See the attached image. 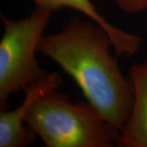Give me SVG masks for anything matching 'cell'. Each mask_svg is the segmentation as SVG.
Here are the masks:
<instances>
[{"instance_id":"obj_1","label":"cell","mask_w":147,"mask_h":147,"mask_svg":"<svg viewBox=\"0 0 147 147\" xmlns=\"http://www.w3.org/2000/svg\"><path fill=\"white\" fill-rule=\"evenodd\" d=\"M111 47L110 36L99 25L72 17L61 31L42 37L38 52L69 74L87 100L121 131L131 113L133 92Z\"/></svg>"},{"instance_id":"obj_2","label":"cell","mask_w":147,"mask_h":147,"mask_svg":"<svg viewBox=\"0 0 147 147\" xmlns=\"http://www.w3.org/2000/svg\"><path fill=\"white\" fill-rule=\"evenodd\" d=\"M26 123L47 147H112L120 137V130L94 105L73 103L57 89L32 104Z\"/></svg>"},{"instance_id":"obj_3","label":"cell","mask_w":147,"mask_h":147,"mask_svg":"<svg viewBox=\"0 0 147 147\" xmlns=\"http://www.w3.org/2000/svg\"><path fill=\"white\" fill-rule=\"evenodd\" d=\"M34 8L31 15L11 20L1 15L3 34L0 41V107L5 110L11 95L47 76L35 54L51 16Z\"/></svg>"},{"instance_id":"obj_4","label":"cell","mask_w":147,"mask_h":147,"mask_svg":"<svg viewBox=\"0 0 147 147\" xmlns=\"http://www.w3.org/2000/svg\"><path fill=\"white\" fill-rule=\"evenodd\" d=\"M61 84V76L47 74L42 79L24 88L26 97L16 110L0 111V147H26L36 136L29 127H25L27 113L32 104L42 95L57 89Z\"/></svg>"},{"instance_id":"obj_5","label":"cell","mask_w":147,"mask_h":147,"mask_svg":"<svg viewBox=\"0 0 147 147\" xmlns=\"http://www.w3.org/2000/svg\"><path fill=\"white\" fill-rule=\"evenodd\" d=\"M133 102L131 113L120 131L119 146L147 147V60L129 70Z\"/></svg>"},{"instance_id":"obj_6","label":"cell","mask_w":147,"mask_h":147,"mask_svg":"<svg viewBox=\"0 0 147 147\" xmlns=\"http://www.w3.org/2000/svg\"><path fill=\"white\" fill-rule=\"evenodd\" d=\"M35 8L53 12L54 11L69 7L77 10L88 17L92 21L105 30L113 42L117 54L134 56L142 47V38L137 34H130L111 23L99 13L90 0H32Z\"/></svg>"},{"instance_id":"obj_7","label":"cell","mask_w":147,"mask_h":147,"mask_svg":"<svg viewBox=\"0 0 147 147\" xmlns=\"http://www.w3.org/2000/svg\"><path fill=\"white\" fill-rule=\"evenodd\" d=\"M121 10L127 13H137L147 9V0H114Z\"/></svg>"}]
</instances>
